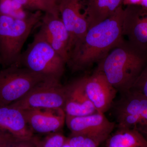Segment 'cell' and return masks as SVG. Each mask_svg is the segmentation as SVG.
Segmentation results:
<instances>
[{"label": "cell", "mask_w": 147, "mask_h": 147, "mask_svg": "<svg viewBox=\"0 0 147 147\" xmlns=\"http://www.w3.org/2000/svg\"><path fill=\"white\" fill-rule=\"evenodd\" d=\"M43 81L38 74L21 66L13 65L0 69V107L20 100Z\"/></svg>", "instance_id": "obj_6"}, {"label": "cell", "mask_w": 147, "mask_h": 147, "mask_svg": "<svg viewBox=\"0 0 147 147\" xmlns=\"http://www.w3.org/2000/svg\"><path fill=\"white\" fill-rule=\"evenodd\" d=\"M105 147H147L141 133L134 129L118 128L105 141Z\"/></svg>", "instance_id": "obj_17"}, {"label": "cell", "mask_w": 147, "mask_h": 147, "mask_svg": "<svg viewBox=\"0 0 147 147\" xmlns=\"http://www.w3.org/2000/svg\"><path fill=\"white\" fill-rule=\"evenodd\" d=\"M33 132L22 110L11 105L0 107V134L23 141L32 139Z\"/></svg>", "instance_id": "obj_14"}, {"label": "cell", "mask_w": 147, "mask_h": 147, "mask_svg": "<svg viewBox=\"0 0 147 147\" xmlns=\"http://www.w3.org/2000/svg\"><path fill=\"white\" fill-rule=\"evenodd\" d=\"M131 89L139 92L147 97V63Z\"/></svg>", "instance_id": "obj_22"}, {"label": "cell", "mask_w": 147, "mask_h": 147, "mask_svg": "<svg viewBox=\"0 0 147 147\" xmlns=\"http://www.w3.org/2000/svg\"><path fill=\"white\" fill-rule=\"evenodd\" d=\"M0 66H1V63H0Z\"/></svg>", "instance_id": "obj_31"}, {"label": "cell", "mask_w": 147, "mask_h": 147, "mask_svg": "<svg viewBox=\"0 0 147 147\" xmlns=\"http://www.w3.org/2000/svg\"><path fill=\"white\" fill-rule=\"evenodd\" d=\"M40 26L39 31L67 64L69 59V36L59 11L44 13Z\"/></svg>", "instance_id": "obj_11"}, {"label": "cell", "mask_w": 147, "mask_h": 147, "mask_svg": "<svg viewBox=\"0 0 147 147\" xmlns=\"http://www.w3.org/2000/svg\"><path fill=\"white\" fill-rule=\"evenodd\" d=\"M142 8L147 10V0H142L140 5Z\"/></svg>", "instance_id": "obj_26"}, {"label": "cell", "mask_w": 147, "mask_h": 147, "mask_svg": "<svg viewBox=\"0 0 147 147\" xmlns=\"http://www.w3.org/2000/svg\"><path fill=\"white\" fill-rule=\"evenodd\" d=\"M58 9L69 36L70 52L85 36L89 29L86 15L83 9L82 0H59Z\"/></svg>", "instance_id": "obj_9"}, {"label": "cell", "mask_w": 147, "mask_h": 147, "mask_svg": "<svg viewBox=\"0 0 147 147\" xmlns=\"http://www.w3.org/2000/svg\"><path fill=\"white\" fill-rule=\"evenodd\" d=\"M142 0H122L123 6H133L140 5Z\"/></svg>", "instance_id": "obj_24"}, {"label": "cell", "mask_w": 147, "mask_h": 147, "mask_svg": "<svg viewBox=\"0 0 147 147\" xmlns=\"http://www.w3.org/2000/svg\"><path fill=\"white\" fill-rule=\"evenodd\" d=\"M63 147H71L69 146V144L68 143H67V142H66V143H65V144L63 146Z\"/></svg>", "instance_id": "obj_28"}, {"label": "cell", "mask_w": 147, "mask_h": 147, "mask_svg": "<svg viewBox=\"0 0 147 147\" xmlns=\"http://www.w3.org/2000/svg\"><path fill=\"white\" fill-rule=\"evenodd\" d=\"M66 97V86L60 82L43 81L32 89L24 97L10 105L21 109H62Z\"/></svg>", "instance_id": "obj_7"}, {"label": "cell", "mask_w": 147, "mask_h": 147, "mask_svg": "<svg viewBox=\"0 0 147 147\" xmlns=\"http://www.w3.org/2000/svg\"><path fill=\"white\" fill-rule=\"evenodd\" d=\"M52 1H53V0H52ZM54 3H55V2H54Z\"/></svg>", "instance_id": "obj_30"}, {"label": "cell", "mask_w": 147, "mask_h": 147, "mask_svg": "<svg viewBox=\"0 0 147 147\" xmlns=\"http://www.w3.org/2000/svg\"><path fill=\"white\" fill-rule=\"evenodd\" d=\"M11 141H12L11 139L7 138V137H5V136H3V135H0V144L11 142Z\"/></svg>", "instance_id": "obj_25"}, {"label": "cell", "mask_w": 147, "mask_h": 147, "mask_svg": "<svg viewBox=\"0 0 147 147\" xmlns=\"http://www.w3.org/2000/svg\"><path fill=\"white\" fill-rule=\"evenodd\" d=\"M65 123L71 134L89 137L99 146L107 140L116 125L104 114L98 112L81 117L66 115Z\"/></svg>", "instance_id": "obj_8"}, {"label": "cell", "mask_w": 147, "mask_h": 147, "mask_svg": "<svg viewBox=\"0 0 147 147\" xmlns=\"http://www.w3.org/2000/svg\"><path fill=\"white\" fill-rule=\"evenodd\" d=\"M121 95L111 108L117 128L147 133V97L133 89Z\"/></svg>", "instance_id": "obj_5"}, {"label": "cell", "mask_w": 147, "mask_h": 147, "mask_svg": "<svg viewBox=\"0 0 147 147\" xmlns=\"http://www.w3.org/2000/svg\"><path fill=\"white\" fill-rule=\"evenodd\" d=\"M8 144L7 143H1L0 144V147H5Z\"/></svg>", "instance_id": "obj_27"}, {"label": "cell", "mask_w": 147, "mask_h": 147, "mask_svg": "<svg viewBox=\"0 0 147 147\" xmlns=\"http://www.w3.org/2000/svg\"><path fill=\"white\" fill-rule=\"evenodd\" d=\"M147 63V56L124 40L98 63L96 70L122 94L132 88Z\"/></svg>", "instance_id": "obj_2"}, {"label": "cell", "mask_w": 147, "mask_h": 147, "mask_svg": "<svg viewBox=\"0 0 147 147\" xmlns=\"http://www.w3.org/2000/svg\"><path fill=\"white\" fill-rule=\"evenodd\" d=\"M5 147H35V137L29 140L14 141Z\"/></svg>", "instance_id": "obj_23"}, {"label": "cell", "mask_w": 147, "mask_h": 147, "mask_svg": "<svg viewBox=\"0 0 147 147\" xmlns=\"http://www.w3.org/2000/svg\"><path fill=\"white\" fill-rule=\"evenodd\" d=\"M123 34L138 51L147 57V10L140 6L124 8Z\"/></svg>", "instance_id": "obj_10"}, {"label": "cell", "mask_w": 147, "mask_h": 147, "mask_svg": "<svg viewBox=\"0 0 147 147\" xmlns=\"http://www.w3.org/2000/svg\"><path fill=\"white\" fill-rule=\"evenodd\" d=\"M67 139V137L59 131L50 133L42 140L35 138V147H63Z\"/></svg>", "instance_id": "obj_20"}, {"label": "cell", "mask_w": 147, "mask_h": 147, "mask_svg": "<svg viewBox=\"0 0 147 147\" xmlns=\"http://www.w3.org/2000/svg\"><path fill=\"white\" fill-rule=\"evenodd\" d=\"M124 11L121 6L113 15L88 29L69 54L67 64L73 70H83L99 62L123 41Z\"/></svg>", "instance_id": "obj_1"}, {"label": "cell", "mask_w": 147, "mask_h": 147, "mask_svg": "<svg viewBox=\"0 0 147 147\" xmlns=\"http://www.w3.org/2000/svg\"><path fill=\"white\" fill-rule=\"evenodd\" d=\"M89 28L113 15L123 5L122 0H82Z\"/></svg>", "instance_id": "obj_16"}, {"label": "cell", "mask_w": 147, "mask_h": 147, "mask_svg": "<svg viewBox=\"0 0 147 147\" xmlns=\"http://www.w3.org/2000/svg\"><path fill=\"white\" fill-rule=\"evenodd\" d=\"M66 89V97L64 107L66 115L81 117L97 112L84 89V77L67 85Z\"/></svg>", "instance_id": "obj_15"}, {"label": "cell", "mask_w": 147, "mask_h": 147, "mask_svg": "<svg viewBox=\"0 0 147 147\" xmlns=\"http://www.w3.org/2000/svg\"><path fill=\"white\" fill-rule=\"evenodd\" d=\"M67 142L71 147H98L91 138L80 135H72L67 137Z\"/></svg>", "instance_id": "obj_21"}, {"label": "cell", "mask_w": 147, "mask_h": 147, "mask_svg": "<svg viewBox=\"0 0 147 147\" xmlns=\"http://www.w3.org/2000/svg\"><path fill=\"white\" fill-rule=\"evenodd\" d=\"M58 1H59V0H53V2L55 3H57Z\"/></svg>", "instance_id": "obj_29"}, {"label": "cell", "mask_w": 147, "mask_h": 147, "mask_svg": "<svg viewBox=\"0 0 147 147\" xmlns=\"http://www.w3.org/2000/svg\"><path fill=\"white\" fill-rule=\"evenodd\" d=\"M84 87L98 113L104 114L111 109L118 92L103 73L96 70L91 76H84Z\"/></svg>", "instance_id": "obj_12"}, {"label": "cell", "mask_w": 147, "mask_h": 147, "mask_svg": "<svg viewBox=\"0 0 147 147\" xmlns=\"http://www.w3.org/2000/svg\"><path fill=\"white\" fill-rule=\"evenodd\" d=\"M66 63L39 31L22 53L19 65L41 76L44 81L60 82Z\"/></svg>", "instance_id": "obj_4"}, {"label": "cell", "mask_w": 147, "mask_h": 147, "mask_svg": "<svg viewBox=\"0 0 147 147\" xmlns=\"http://www.w3.org/2000/svg\"><path fill=\"white\" fill-rule=\"evenodd\" d=\"M0 14L22 19L30 13H27L23 7L14 0H0Z\"/></svg>", "instance_id": "obj_19"}, {"label": "cell", "mask_w": 147, "mask_h": 147, "mask_svg": "<svg viewBox=\"0 0 147 147\" xmlns=\"http://www.w3.org/2000/svg\"><path fill=\"white\" fill-rule=\"evenodd\" d=\"M43 14L34 11L22 19L0 14V63L3 68L19 65L24 44L33 30L40 24Z\"/></svg>", "instance_id": "obj_3"}, {"label": "cell", "mask_w": 147, "mask_h": 147, "mask_svg": "<svg viewBox=\"0 0 147 147\" xmlns=\"http://www.w3.org/2000/svg\"><path fill=\"white\" fill-rule=\"evenodd\" d=\"M21 5L25 9L33 11L56 12L59 11L58 4L52 0H14Z\"/></svg>", "instance_id": "obj_18"}, {"label": "cell", "mask_w": 147, "mask_h": 147, "mask_svg": "<svg viewBox=\"0 0 147 147\" xmlns=\"http://www.w3.org/2000/svg\"><path fill=\"white\" fill-rule=\"evenodd\" d=\"M22 110L33 132L47 134L58 132L65 123L63 109L38 108Z\"/></svg>", "instance_id": "obj_13"}]
</instances>
